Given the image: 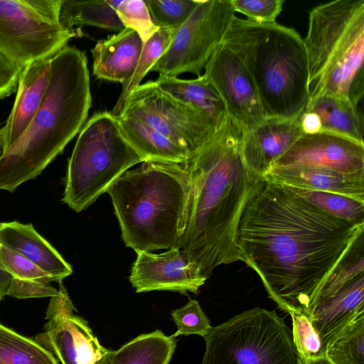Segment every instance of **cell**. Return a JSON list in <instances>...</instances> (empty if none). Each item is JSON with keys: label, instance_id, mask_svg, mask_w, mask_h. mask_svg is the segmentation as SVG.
<instances>
[{"label": "cell", "instance_id": "cell-41", "mask_svg": "<svg viewBox=\"0 0 364 364\" xmlns=\"http://www.w3.org/2000/svg\"><path fill=\"white\" fill-rule=\"evenodd\" d=\"M2 136H1V130H0V156L2 153Z\"/></svg>", "mask_w": 364, "mask_h": 364}, {"label": "cell", "instance_id": "cell-35", "mask_svg": "<svg viewBox=\"0 0 364 364\" xmlns=\"http://www.w3.org/2000/svg\"><path fill=\"white\" fill-rule=\"evenodd\" d=\"M177 330L173 336L198 335L205 336L212 326L208 316L196 299L189 301L183 306L171 313Z\"/></svg>", "mask_w": 364, "mask_h": 364}, {"label": "cell", "instance_id": "cell-14", "mask_svg": "<svg viewBox=\"0 0 364 364\" xmlns=\"http://www.w3.org/2000/svg\"><path fill=\"white\" fill-rule=\"evenodd\" d=\"M328 170L364 181V144L336 134H301L272 164Z\"/></svg>", "mask_w": 364, "mask_h": 364}, {"label": "cell", "instance_id": "cell-39", "mask_svg": "<svg viewBox=\"0 0 364 364\" xmlns=\"http://www.w3.org/2000/svg\"><path fill=\"white\" fill-rule=\"evenodd\" d=\"M22 70L0 55V99L8 97L16 90Z\"/></svg>", "mask_w": 364, "mask_h": 364}, {"label": "cell", "instance_id": "cell-15", "mask_svg": "<svg viewBox=\"0 0 364 364\" xmlns=\"http://www.w3.org/2000/svg\"><path fill=\"white\" fill-rule=\"evenodd\" d=\"M129 280L136 292L171 291L183 294H197L206 279L190 262L181 248L174 247L156 254L136 250Z\"/></svg>", "mask_w": 364, "mask_h": 364}, {"label": "cell", "instance_id": "cell-20", "mask_svg": "<svg viewBox=\"0 0 364 364\" xmlns=\"http://www.w3.org/2000/svg\"><path fill=\"white\" fill-rule=\"evenodd\" d=\"M364 316V274H362L331 297L318 302L310 318L325 348L326 343Z\"/></svg>", "mask_w": 364, "mask_h": 364}, {"label": "cell", "instance_id": "cell-32", "mask_svg": "<svg viewBox=\"0 0 364 364\" xmlns=\"http://www.w3.org/2000/svg\"><path fill=\"white\" fill-rule=\"evenodd\" d=\"M124 28L135 31L144 43L159 28L153 23L143 0H109Z\"/></svg>", "mask_w": 364, "mask_h": 364}, {"label": "cell", "instance_id": "cell-6", "mask_svg": "<svg viewBox=\"0 0 364 364\" xmlns=\"http://www.w3.org/2000/svg\"><path fill=\"white\" fill-rule=\"evenodd\" d=\"M304 44L309 100L328 95L358 106L364 95V0L314 7Z\"/></svg>", "mask_w": 364, "mask_h": 364}, {"label": "cell", "instance_id": "cell-34", "mask_svg": "<svg viewBox=\"0 0 364 364\" xmlns=\"http://www.w3.org/2000/svg\"><path fill=\"white\" fill-rule=\"evenodd\" d=\"M291 336L301 358L314 359L324 355V347L309 316L292 314Z\"/></svg>", "mask_w": 364, "mask_h": 364}, {"label": "cell", "instance_id": "cell-26", "mask_svg": "<svg viewBox=\"0 0 364 364\" xmlns=\"http://www.w3.org/2000/svg\"><path fill=\"white\" fill-rule=\"evenodd\" d=\"M60 21L68 29L83 25L117 32L124 28L109 0H61Z\"/></svg>", "mask_w": 364, "mask_h": 364}, {"label": "cell", "instance_id": "cell-36", "mask_svg": "<svg viewBox=\"0 0 364 364\" xmlns=\"http://www.w3.org/2000/svg\"><path fill=\"white\" fill-rule=\"evenodd\" d=\"M0 260L13 278L49 284L48 274L18 252L0 245Z\"/></svg>", "mask_w": 364, "mask_h": 364}, {"label": "cell", "instance_id": "cell-18", "mask_svg": "<svg viewBox=\"0 0 364 364\" xmlns=\"http://www.w3.org/2000/svg\"><path fill=\"white\" fill-rule=\"evenodd\" d=\"M143 44L139 34L127 28L99 40L91 49L93 75L124 86L134 72Z\"/></svg>", "mask_w": 364, "mask_h": 364}, {"label": "cell", "instance_id": "cell-19", "mask_svg": "<svg viewBox=\"0 0 364 364\" xmlns=\"http://www.w3.org/2000/svg\"><path fill=\"white\" fill-rule=\"evenodd\" d=\"M0 245L24 256L48 274L52 281L62 282L73 273L70 264L31 223H0Z\"/></svg>", "mask_w": 364, "mask_h": 364}, {"label": "cell", "instance_id": "cell-11", "mask_svg": "<svg viewBox=\"0 0 364 364\" xmlns=\"http://www.w3.org/2000/svg\"><path fill=\"white\" fill-rule=\"evenodd\" d=\"M119 115L141 120L190 154L218 131L204 113L173 98L155 81L140 84L128 97Z\"/></svg>", "mask_w": 364, "mask_h": 364}, {"label": "cell", "instance_id": "cell-10", "mask_svg": "<svg viewBox=\"0 0 364 364\" xmlns=\"http://www.w3.org/2000/svg\"><path fill=\"white\" fill-rule=\"evenodd\" d=\"M235 14L230 0H199L151 71L165 76L178 77L183 73L200 76Z\"/></svg>", "mask_w": 364, "mask_h": 364}, {"label": "cell", "instance_id": "cell-33", "mask_svg": "<svg viewBox=\"0 0 364 364\" xmlns=\"http://www.w3.org/2000/svg\"><path fill=\"white\" fill-rule=\"evenodd\" d=\"M362 274H364L363 238L358 242L350 255L330 277L317 303L331 297Z\"/></svg>", "mask_w": 364, "mask_h": 364}, {"label": "cell", "instance_id": "cell-4", "mask_svg": "<svg viewBox=\"0 0 364 364\" xmlns=\"http://www.w3.org/2000/svg\"><path fill=\"white\" fill-rule=\"evenodd\" d=\"M107 193L127 247L149 252L181 248L191 193L183 164L143 161Z\"/></svg>", "mask_w": 364, "mask_h": 364}, {"label": "cell", "instance_id": "cell-29", "mask_svg": "<svg viewBox=\"0 0 364 364\" xmlns=\"http://www.w3.org/2000/svg\"><path fill=\"white\" fill-rule=\"evenodd\" d=\"M285 186L331 216L353 225H364V203L363 202L333 193L291 186Z\"/></svg>", "mask_w": 364, "mask_h": 364}, {"label": "cell", "instance_id": "cell-30", "mask_svg": "<svg viewBox=\"0 0 364 364\" xmlns=\"http://www.w3.org/2000/svg\"><path fill=\"white\" fill-rule=\"evenodd\" d=\"M324 355L333 364H364V316L331 338Z\"/></svg>", "mask_w": 364, "mask_h": 364}, {"label": "cell", "instance_id": "cell-37", "mask_svg": "<svg viewBox=\"0 0 364 364\" xmlns=\"http://www.w3.org/2000/svg\"><path fill=\"white\" fill-rule=\"evenodd\" d=\"M235 12H239L247 19L259 23H272L280 14L284 0H230Z\"/></svg>", "mask_w": 364, "mask_h": 364}, {"label": "cell", "instance_id": "cell-12", "mask_svg": "<svg viewBox=\"0 0 364 364\" xmlns=\"http://www.w3.org/2000/svg\"><path fill=\"white\" fill-rule=\"evenodd\" d=\"M59 294L50 297L44 332L34 341L61 364H111L109 350L102 346L87 321L75 314L66 289L59 282Z\"/></svg>", "mask_w": 364, "mask_h": 364}, {"label": "cell", "instance_id": "cell-24", "mask_svg": "<svg viewBox=\"0 0 364 364\" xmlns=\"http://www.w3.org/2000/svg\"><path fill=\"white\" fill-rule=\"evenodd\" d=\"M116 118L122 135L144 161L183 164L191 156L186 149L141 120L121 115Z\"/></svg>", "mask_w": 364, "mask_h": 364}, {"label": "cell", "instance_id": "cell-23", "mask_svg": "<svg viewBox=\"0 0 364 364\" xmlns=\"http://www.w3.org/2000/svg\"><path fill=\"white\" fill-rule=\"evenodd\" d=\"M304 111L314 116L319 132L336 134L364 144L363 114L358 106L347 100L321 95L310 100Z\"/></svg>", "mask_w": 364, "mask_h": 364}, {"label": "cell", "instance_id": "cell-7", "mask_svg": "<svg viewBox=\"0 0 364 364\" xmlns=\"http://www.w3.org/2000/svg\"><path fill=\"white\" fill-rule=\"evenodd\" d=\"M143 161L122 135L116 116L108 111L96 112L81 129L68 160L63 203L81 212Z\"/></svg>", "mask_w": 364, "mask_h": 364}, {"label": "cell", "instance_id": "cell-40", "mask_svg": "<svg viewBox=\"0 0 364 364\" xmlns=\"http://www.w3.org/2000/svg\"><path fill=\"white\" fill-rule=\"evenodd\" d=\"M299 364H333L325 355L314 359L299 358Z\"/></svg>", "mask_w": 364, "mask_h": 364}, {"label": "cell", "instance_id": "cell-8", "mask_svg": "<svg viewBox=\"0 0 364 364\" xmlns=\"http://www.w3.org/2000/svg\"><path fill=\"white\" fill-rule=\"evenodd\" d=\"M201 364H299L291 331L274 311L255 307L212 326Z\"/></svg>", "mask_w": 364, "mask_h": 364}, {"label": "cell", "instance_id": "cell-27", "mask_svg": "<svg viewBox=\"0 0 364 364\" xmlns=\"http://www.w3.org/2000/svg\"><path fill=\"white\" fill-rule=\"evenodd\" d=\"M0 364H58V362L36 341L0 323Z\"/></svg>", "mask_w": 364, "mask_h": 364}, {"label": "cell", "instance_id": "cell-5", "mask_svg": "<svg viewBox=\"0 0 364 364\" xmlns=\"http://www.w3.org/2000/svg\"><path fill=\"white\" fill-rule=\"evenodd\" d=\"M222 43L250 75L265 118L294 119L309 102L304 39L277 22L259 23L235 16Z\"/></svg>", "mask_w": 364, "mask_h": 364}, {"label": "cell", "instance_id": "cell-2", "mask_svg": "<svg viewBox=\"0 0 364 364\" xmlns=\"http://www.w3.org/2000/svg\"><path fill=\"white\" fill-rule=\"evenodd\" d=\"M245 131L228 117L215 134L183 163L191 193L181 249L208 279L223 264L242 261L239 223L258 181L241 156Z\"/></svg>", "mask_w": 364, "mask_h": 364}, {"label": "cell", "instance_id": "cell-28", "mask_svg": "<svg viewBox=\"0 0 364 364\" xmlns=\"http://www.w3.org/2000/svg\"><path fill=\"white\" fill-rule=\"evenodd\" d=\"M177 29L159 28L144 43L134 72L126 85L122 86L119 99L111 111L113 115L120 114L128 97L141 84L143 78L166 50Z\"/></svg>", "mask_w": 364, "mask_h": 364}, {"label": "cell", "instance_id": "cell-9", "mask_svg": "<svg viewBox=\"0 0 364 364\" xmlns=\"http://www.w3.org/2000/svg\"><path fill=\"white\" fill-rule=\"evenodd\" d=\"M61 0H0V55L24 68L53 58L73 38L60 21Z\"/></svg>", "mask_w": 364, "mask_h": 364}, {"label": "cell", "instance_id": "cell-38", "mask_svg": "<svg viewBox=\"0 0 364 364\" xmlns=\"http://www.w3.org/2000/svg\"><path fill=\"white\" fill-rule=\"evenodd\" d=\"M58 294L59 291L49 284L13 278L6 296L17 299H29L53 297Z\"/></svg>", "mask_w": 364, "mask_h": 364}, {"label": "cell", "instance_id": "cell-31", "mask_svg": "<svg viewBox=\"0 0 364 364\" xmlns=\"http://www.w3.org/2000/svg\"><path fill=\"white\" fill-rule=\"evenodd\" d=\"M158 28H178L191 15L199 0H145Z\"/></svg>", "mask_w": 364, "mask_h": 364}, {"label": "cell", "instance_id": "cell-16", "mask_svg": "<svg viewBox=\"0 0 364 364\" xmlns=\"http://www.w3.org/2000/svg\"><path fill=\"white\" fill-rule=\"evenodd\" d=\"M301 134L298 118H267L255 128L245 132L240 151L247 169L257 178H262Z\"/></svg>", "mask_w": 364, "mask_h": 364}, {"label": "cell", "instance_id": "cell-17", "mask_svg": "<svg viewBox=\"0 0 364 364\" xmlns=\"http://www.w3.org/2000/svg\"><path fill=\"white\" fill-rule=\"evenodd\" d=\"M51 59L37 60L23 68L13 108L0 129L2 151L20 137L41 106L50 82Z\"/></svg>", "mask_w": 364, "mask_h": 364}, {"label": "cell", "instance_id": "cell-21", "mask_svg": "<svg viewBox=\"0 0 364 364\" xmlns=\"http://www.w3.org/2000/svg\"><path fill=\"white\" fill-rule=\"evenodd\" d=\"M262 178L284 186L340 194L364 203V181L331 171L276 167L269 168Z\"/></svg>", "mask_w": 364, "mask_h": 364}, {"label": "cell", "instance_id": "cell-25", "mask_svg": "<svg viewBox=\"0 0 364 364\" xmlns=\"http://www.w3.org/2000/svg\"><path fill=\"white\" fill-rule=\"evenodd\" d=\"M176 347V337L156 330L112 350L111 364H169Z\"/></svg>", "mask_w": 364, "mask_h": 364}, {"label": "cell", "instance_id": "cell-3", "mask_svg": "<svg viewBox=\"0 0 364 364\" xmlns=\"http://www.w3.org/2000/svg\"><path fill=\"white\" fill-rule=\"evenodd\" d=\"M92 105L85 53L67 46L51 59L45 97L20 137L0 156V190L40 175L80 132Z\"/></svg>", "mask_w": 364, "mask_h": 364}, {"label": "cell", "instance_id": "cell-22", "mask_svg": "<svg viewBox=\"0 0 364 364\" xmlns=\"http://www.w3.org/2000/svg\"><path fill=\"white\" fill-rule=\"evenodd\" d=\"M157 86L173 98L208 116L218 130L228 114L218 92L205 74L195 79L159 75Z\"/></svg>", "mask_w": 364, "mask_h": 364}, {"label": "cell", "instance_id": "cell-13", "mask_svg": "<svg viewBox=\"0 0 364 364\" xmlns=\"http://www.w3.org/2000/svg\"><path fill=\"white\" fill-rule=\"evenodd\" d=\"M204 70L220 96L228 116L245 132L265 120L254 82L240 59L228 46L221 43Z\"/></svg>", "mask_w": 364, "mask_h": 364}, {"label": "cell", "instance_id": "cell-1", "mask_svg": "<svg viewBox=\"0 0 364 364\" xmlns=\"http://www.w3.org/2000/svg\"><path fill=\"white\" fill-rule=\"evenodd\" d=\"M364 225L331 216L284 185L262 178L243 212L237 243L269 296L310 317L336 268L363 238Z\"/></svg>", "mask_w": 364, "mask_h": 364}]
</instances>
